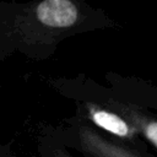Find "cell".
Listing matches in <instances>:
<instances>
[{
    "mask_svg": "<svg viewBox=\"0 0 157 157\" xmlns=\"http://www.w3.org/2000/svg\"><path fill=\"white\" fill-rule=\"evenodd\" d=\"M77 16V7L70 0H43L37 7L38 20L48 27H70Z\"/></svg>",
    "mask_w": 157,
    "mask_h": 157,
    "instance_id": "6da1fadb",
    "label": "cell"
},
{
    "mask_svg": "<svg viewBox=\"0 0 157 157\" xmlns=\"http://www.w3.org/2000/svg\"><path fill=\"white\" fill-rule=\"evenodd\" d=\"M80 137L83 150L92 157H139L131 151L107 141L92 130L83 129Z\"/></svg>",
    "mask_w": 157,
    "mask_h": 157,
    "instance_id": "7a4b0ae2",
    "label": "cell"
},
{
    "mask_svg": "<svg viewBox=\"0 0 157 157\" xmlns=\"http://www.w3.org/2000/svg\"><path fill=\"white\" fill-rule=\"evenodd\" d=\"M91 119L99 128L119 137L131 139L136 132V129L129 125L128 121H125L123 118H120L119 115L114 113L103 110V109H93L91 112Z\"/></svg>",
    "mask_w": 157,
    "mask_h": 157,
    "instance_id": "3957f363",
    "label": "cell"
},
{
    "mask_svg": "<svg viewBox=\"0 0 157 157\" xmlns=\"http://www.w3.org/2000/svg\"><path fill=\"white\" fill-rule=\"evenodd\" d=\"M136 126L144 134V136L157 148V120L137 119Z\"/></svg>",
    "mask_w": 157,
    "mask_h": 157,
    "instance_id": "277c9868",
    "label": "cell"
},
{
    "mask_svg": "<svg viewBox=\"0 0 157 157\" xmlns=\"http://www.w3.org/2000/svg\"><path fill=\"white\" fill-rule=\"evenodd\" d=\"M49 157H71V156L67 152H65L64 150H54L49 155Z\"/></svg>",
    "mask_w": 157,
    "mask_h": 157,
    "instance_id": "5b68a950",
    "label": "cell"
}]
</instances>
